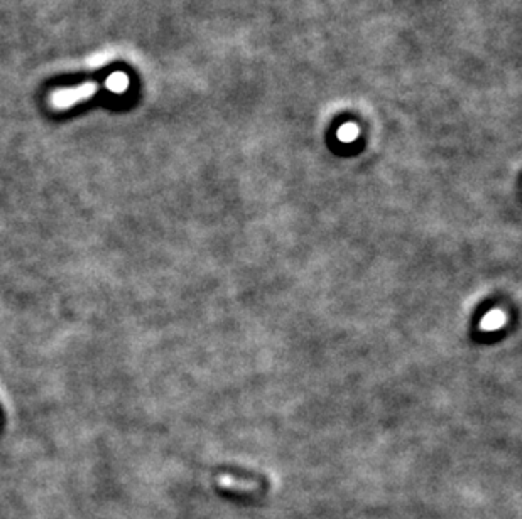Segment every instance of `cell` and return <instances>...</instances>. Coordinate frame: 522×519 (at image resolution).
I'll return each instance as SVG.
<instances>
[{
  "mask_svg": "<svg viewBox=\"0 0 522 519\" xmlns=\"http://www.w3.org/2000/svg\"><path fill=\"white\" fill-rule=\"evenodd\" d=\"M357 133H358V130L355 125H345V127L340 129L339 137L343 140V142H352V140L357 137Z\"/></svg>",
  "mask_w": 522,
  "mask_h": 519,
  "instance_id": "5",
  "label": "cell"
},
{
  "mask_svg": "<svg viewBox=\"0 0 522 519\" xmlns=\"http://www.w3.org/2000/svg\"><path fill=\"white\" fill-rule=\"evenodd\" d=\"M506 324V314L501 309H494L485 314V317L480 320V329L485 332H492L501 329Z\"/></svg>",
  "mask_w": 522,
  "mask_h": 519,
  "instance_id": "2",
  "label": "cell"
},
{
  "mask_svg": "<svg viewBox=\"0 0 522 519\" xmlns=\"http://www.w3.org/2000/svg\"><path fill=\"white\" fill-rule=\"evenodd\" d=\"M127 84L129 80L124 73H114L109 80H107V88L114 93H124L125 89H127Z\"/></svg>",
  "mask_w": 522,
  "mask_h": 519,
  "instance_id": "3",
  "label": "cell"
},
{
  "mask_svg": "<svg viewBox=\"0 0 522 519\" xmlns=\"http://www.w3.org/2000/svg\"><path fill=\"white\" fill-rule=\"evenodd\" d=\"M218 484L223 486V487H228V489H245V491L255 489V484H252V482H244V481L232 479L230 476H222V477H220Z\"/></svg>",
  "mask_w": 522,
  "mask_h": 519,
  "instance_id": "4",
  "label": "cell"
},
{
  "mask_svg": "<svg viewBox=\"0 0 522 519\" xmlns=\"http://www.w3.org/2000/svg\"><path fill=\"white\" fill-rule=\"evenodd\" d=\"M97 83H85L82 87H76V88H70V89H60V92H55L51 97V103L56 108H70L76 105V103L87 100V98L93 97L97 92Z\"/></svg>",
  "mask_w": 522,
  "mask_h": 519,
  "instance_id": "1",
  "label": "cell"
}]
</instances>
